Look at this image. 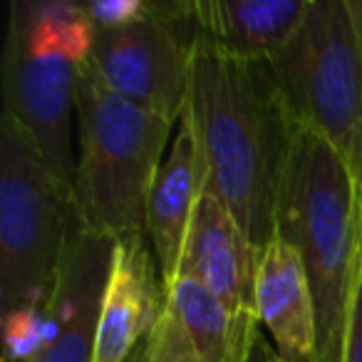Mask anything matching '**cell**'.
<instances>
[{
  "label": "cell",
  "instance_id": "obj_2",
  "mask_svg": "<svg viewBox=\"0 0 362 362\" xmlns=\"http://www.w3.org/2000/svg\"><path fill=\"white\" fill-rule=\"evenodd\" d=\"M276 236L300 256L315 303V362H342L352 291L362 263V189L342 154L293 122Z\"/></svg>",
  "mask_w": 362,
  "mask_h": 362
},
{
  "label": "cell",
  "instance_id": "obj_14",
  "mask_svg": "<svg viewBox=\"0 0 362 362\" xmlns=\"http://www.w3.org/2000/svg\"><path fill=\"white\" fill-rule=\"evenodd\" d=\"M164 305L179 320L199 362H243L248 345L261 325L258 317L231 313L204 283L176 273L164 283Z\"/></svg>",
  "mask_w": 362,
  "mask_h": 362
},
{
  "label": "cell",
  "instance_id": "obj_1",
  "mask_svg": "<svg viewBox=\"0 0 362 362\" xmlns=\"http://www.w3.org/2000/svg\"><path fill=\"white\" fill-rule=\"evenodd\" d=\"M187 110L197 124L206 181L248 241L276 238V214L291 154L293 119L268 60H248L194 37Z\"/></svg>",
  "mask_w": 362,
  "mask_h": 362
},
{
  "label": "cell",
  "instance_id": "obj_16",
  "mask_svg": "<svg viewBox=\"0 0 362 362\" xmlns=\"http://www.w3.org/2000/svg\"><path fill=\"white\" fill-rule=\"evenodd\" d=\"M141 362H199L189 337L184 335L179 320L171 315L169 308H161L151 335L146 337Z\"/></svg>",
  "mask_w": 362,
  "mask_h": 362
},
{
  "label": "cell",
  "instance_id": "obj_11",
  "mask_svg": "<svg viewBox=\"0 0 362 362\" xmlns=\"http://www.w3.org/2000/svg\"><path fill=\"white\" fill-rule=\"evenodd\" d=\"M144 238L117 241L102 298L92 362H129L139 342H146L164 308L159 278Z\"/></svg>",
  "mask_w": 362,
  "mask_h": 362
},
{
  "label": "cell",
  "instance_id": "obj_18",
  "mask_svg": "<svg viewBox=\"0 0 362 362\" xmlns=\"http://www.w3.org/2000/svg\"><path fill=\"white\" fill-rule=\"evenodd\" d=\"M342 362H362V263H360V273H357L355 291H352Z\"/></svg>",
  "mask_w": 362,
  "mask_h": 362
},
{
  "label": "cell",
  "instance_id": "obj_8",
  "mask_svg": "<svg viewBox=\"0 0 362 362\" xmlns=\"http://www.w3.org/2000/svg\"><path fill=\"white\" fill-rule=\"evenodd\" d=\"M117 241L75 216L55 291L47 300V345L35 362H92L102 298Z\"/></svg>",
  "mask_w": 362,
  "mask_h": 362
},
{
  "label": "cell",
  "instance_id": "obj_17",
  "mask_svg": "<svg viewBox=\"0 0 362 362\" xmlns=\"http://www.w3.org/2000/svg\"><path fill=\"white\" fill-rule=\"evenodd\" d=\"M87 16L97 30H117L154 16L156 3L149 0H92L85 3Z\"/></svg>",
  "mask_w": 362,
  "mask_h": 362
},
{
  "label": "cell",
  "instance_id": "obj_3",
  "mask_svg": "<svg viewBox=\"0 0 362 362\" xmlns=\"http://www.w3.org/2000/svg\"><path fill=\"white\" fill-rule=\"evenodd\" d=\"M97 28L70 0H13L3 52V115L30 134L60 192L75 206L77 161L70 119L80 67Z\"/></svg>",
  "mask_w": 362,
  "mask_h": 362
},
{
  "label": "cell",
  "instance_id": "obj_5",
  "mask_svg": "<svg viewBox=\"0 0 362 362\" xmlns=\"http://www.w3.org/2000/svg\"><path fill=\"white\" fill-rule=\"evenodd\" d=\"M75 206L60 192L35 141L0 117V303L3 315L47 305L60 276Z\"/></svg>",
  "mask_w": 362,
  "mask_h": 362
},
{
  "label": "cell",
  "instance_id": "obj_6",
  "mask_svg": "<svg viewBox=\"0 0 362 362\" xmlns=\"http://www.w3.org/2000/svg\"><path fill=\"white\" fill-rule=\"evenodd\" d=\"M271 67L291 119L330 141L362 189V52L347 0H308Z\"/></svg>",
  "mask_w": 362,
  "mask_h": 362
},
{
  "label": "cell",
  "instance_id": "obj_15",
  "mask_svg": "<svg viewBox=\"0 0 362 362\" xmlns=\"http://www.w3.org/2000/svg\"><path fill=\"white\" fill-rule=\"evenodd\" d=\"M6 335V362H35L47 345V310L42 308H18L3 315Z\"/></svg>",
  "mask_w": 362,
  "mask_h": 362
},
{
  "label": "cell",
  "instance_id": "obj_20",
  "mask_svg": "<svg viewBox=\"0 0 362 362\" xmlns=\"http://www.w3.org/2000/svg\"><path fill=\"white\" fill-rule=\"evenodd\" d=\"M350 6V16H352V25H355V35H357V45L362 52V0H347Z\"/></svg>",
  "mask_w": 362,
  "mask_h": 362
},
{
  "label": "cell",
  "instance_id": "obj_9",
  "mask_svg": "<svg viewBox=\"0 0 362 362\" xmlns=\"http://www.w3.org/2000/svg\"><path fill=\"white\" fill-rule=\"evenodd\" d=\"M261 251L248 241L223 199L204 181L189 223L176 273H187L209 288L241 317L256 315V276ZM174 273V276H176Z\"/></svg>",
  "mask_w": 362,
  "mask_h": 362
},
{
  "label": "cell",
  "instance_id": "obj_10",
  "mask_svg": "<svg viewBox=\"0 0 362 362\" xmlns=\"http://www.w3.org/2000/svg\"><path fill=\"white\" fill-rule=\"evenodd\" d=\"M308 11V0H189L166 3L176 28L248 60L271 62L291 42ZM192 37V40H194Z\"/></svg>",
  "mask_w": 362,
  "mask_h": 362
},
{
  "label": "cell",
  "instance_id": "obj_19",
  "mask_svg": "<svg viewBox=\"0 0 362 362\" xmlns=\"http://www.w3.org/2000/svg\"><path fill=\"white\" fill-rule=\"evenodd\" d=\"M243 362H288V360H283V355L276 350V345L266 335V330L258 325L251 337V345H248L246 360Z\"/></svg>",
  "mask_w": 362,
  "mask_h": 362
},
{
  "label": "cell",
  "instance_id": "obj_7",
  "mask_svg": "<svg viewBox=\"0 0 362 362\" xmlns=\"http://www.w3.org/2000/svg\"><path fill=\"white\" fill-rule=\"evenodd\" d=\"M192 42L164 8L156 3L154 16L117 30H97L90 67L102 82L124 100L156 112L174 124L189 100Z\"/></svg>",
  "mask_w": 362,
  "mask_h": 362
},
{
  "label": "cell",
  "instance_id": "obj_4",
  "mask_svg": "<svg viewBox=\"0 0 362 362\" xmlns=\"http://www.w3.org/2000/svg\"><path fill=\"white\" fill-rule=\"evenodd\" d=\"M75 115L80 124L77 218L115 241L144 238L146 199L174 124L112 92L90 62L77 75Z\"/></svg>",
  "mask_w": 362,
  "mask_h": 362
},
{
  "label": "cell",
  "instance_id": "obj_13",
  "mask_svg": "<svg viewBox=\"0 0 362 362\" xmlns=\"http://www.w3.org/2000/svg\"><path fill=\"white\" fill-rule=\"evenodd\" d=\"M256 315L283 360L315 362L317 320L310 283L298 251L281 236L261 251Z\"/></svg>",
  "mask_w": 362,
  "mask_h": 362
},
{
  "label": "cell",
  "instance_id": "obj_12",
  "mask_svg": "<svg viewBox=\"0 0 362 362\" xmlns=\"http://www.w3.org/2000/svg\"><path fill=\"white\" fill-rule=\"evenodd\" d=\"M204 181H206V161H204L202 141H199L192 112L184 107L179 132L171 139L169 154L161 161L146 199V236L161 271V286L171 281L179 268V258L184 251L194 209L202 197Z\"/></svg>",
  "mask_w": 362,
  "mask_h": 362
}]
</instances>
